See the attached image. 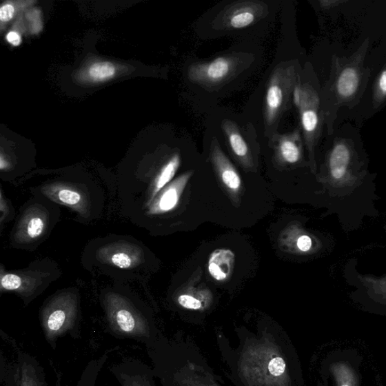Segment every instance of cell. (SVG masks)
<instances>
[{
	"label": "cell",
	"mask_w": 386,
	"mask_h": 386,
	"mask_svg": "<svg viewBox=\"0 0 386 386\" xmlns=\"http://www.w3.org/2000/svg\"><path fill=\"white\" fill-rule=\"evenodd\" d=\"M152 253L141 241L110 235L90 241L82 255L83 267L98 270L116 281L139 279L151 270Z\"/></svg>",
	"instance_id": "1"
},
{
	"label": "cell",
	"mask_w": 386,
	"mask_h": 386,
	"mask_svg": "<svg viewBox=\"0 0 386 386\" xmlns=\"http://www.w3.org/2000/svg\"><path fill=\"white\" fill-rule=\"evenodd\" d=\"M122 287H109L101 294L108 332L117 339L134 340L151 347L159 339L151 312Z\"/></svg>",
	"instance_id": "2"
},
{
	"label": "cell",
	"mask_w": 386,
	"mask_h": 386,
	"mask_svg": "<svg viewBox=\"0 0 386 386\" xmlns=\"http://www.w3.org/2000/svg\"><path fill=\"white\" fill-rule=\"evenodd\" d=\"M31 195L45 197L75 213L76 220L84 224L100 219L106 205L105 192L88 180L56 179L30 187Z\"/></svg>",
	"instance_id": "3"
},
{
	"label": "cell",
	"mask_w": 386,
	"mask_h": 386,
	"mask_svg": "<svg viewBox=\"0 0 386 386\" xmlns=\"http://www.w3.org/2000/svg\"><path fill=\"white\" fill-rule=\"evenodd\" d=\"M61 206L45 197L32 195L20 208L10 232L12 247L34 252L50 235L61 220Z\"/></svg>",
	"instance_id": "4"
},
{
	"label": "cell",
	"mask_w": 386,
	"mask_h": 386,
	"mask_svg": "<svg viewBox=\"0 0 386 386\" xmlns=\"http://www.w3.org/2000/svg\"><path fill=\"white\" fill-rule=\"evenodd\" d=\"M81 318V297L77 288H64L48 297L39 310L47 343L55 349L59 338L68 334L77 338Z\"/></svg>",
	"instance_id": "5"
},
{
	"label": "cell",
	"mask_w": 386,
	"mask_h": 386,
	"mask_svg": "<svg viewBox=\"0 0 386 386\" xmlns=\"http://www.w3.org/2000/svg\"><path fill=\"white\" fill-rule=\"evenodd\" d=\"M62 275L57 263L48 257L23 269L8 270L0 265V293L18 296L28 305L43 294Z\"/></svg>",
	"instance_id": "6"
},
{
	"label": "cell",
	"mask_w": 386,
	"mask_h": 386,
	"mask_svg": "<svg viewBox=\"0 0 386 386\" xmlns=\"http://www.w3.org/2000/svg\"><path fill=\"white\" fill-rule=\"evenodd\" d=\"M240 373L251 386H289L286 362L270 343L248 347L241 359Z\"/></svg>",
	"instance_id": "7"
},
{
	"label": "cell",
	"mask_w": 386,
	"mask_h": 386,
	"mask_svg": "<svg viewBox=\"0 0 386 386\" xmlns=\"http://www.w3.org/2000/svg\"><path fill=\"white\" fill-rule=\"evenodd\" d=\"M299 83V74L293 63H281L273 70L265 86L263 104L265 134L270 139L277 133L281 118L291 108Z\"/></svg>",
	"instance_id": "8"
},
{
	"label": "cell",
	"mask_w": 386,
	"mask_h": 386,
	"mask_svg": "<svg viewBox=\"0 0 386 386\" xmlns=\"http://www.w3.org/2000/svg\"><path fill=\"white\" fill-rule=\"evenodd\" d=\"M253 61L250 54L236 52L208 61L192 63L187 70L188 79L207 92L219 90L250 66Z\"/></svg>",
	"instance_id": "9"
},
{
	"label": "cell",
	"mask_w": 386,
	"mask_h": 386,
	"mask_svg": "<svg viewBox=\"0 0 386 386\" xmlns=\"http://www.w3.org/2000/svg\"><path fill=\"white\" fill-rule=\"evenodd\" d=\"M294 103L299 111L301 128L305 145L312 154L321 125L318 94L311 85L300 83L294 92Z\"/></svg>",
	"instance_id": "10"
},
{
	"label": "cell",
	"mask_w": 386,
	"mask_h": 386,
	"mask_svg": "<svg viewBox=\"0 0 386 386\" xmlns=\"http://www.w3.org/2000/svg\"><path fill=\"white\" fill-rule=\"evenodd\" d=\"M268 6L257 0L236 1L227 5L217 14L212 26L215 30H239L254 26L268 14Z\"/></svg>",
	"instance_id": "11"
},
{
	"label": "cell",
	"mask_w": 386,
	"mask_h": 386,
	"mask_svg": "<svg viewBox=\"0 0 386 386\" xmlns=\"http://www.w3.org/2000/svg\"><path fill=\"white\" fill-rule=\"evenodd\" d=\"M119 386H156L154 371L141 360L125 357L110 367Z\"/></svg>",
	"instance_id": "12"
},
{
	"label": "cell",
	"mask_w": 386,
	"mask_h": 386,
	"mask_svg": "<svg viewBox=\"0 0 386 386\" xmlns=\"http://www.w3.org/2000/svg\"><path fill=\"white\" fill-rule=\"evenodd\" d=\"M154 365L155 376L159 378L164 386H216L206 374L192 364L174 369Z\"/></svg>",
	"instance_id": "13"
},
{
	"label": "cell",
	"mask_w": 386,
	"mask_h": 386,
	"mask_svg": "<svg viewBox=\"0 0 386 386\" xmlns=\"http://www.w3.org/2000/svg\"><path fill=\"white\" fill-rule=\"evenodd\" d=\"M10 377L7 386H48L43 368L36 358L26 352L18 350Z\"/></svg>",
	"instance_id": "14"
},
{
	"label": "cell",
	"mask_w": 386,
	"mask_h": 386,
	"mask_svg": "<svg viewBox=\"0 0 386 386\" xmlns=\"http://www.w3.org/2000/svg\"><path fill=\"white\" fill-rule=\"evenodd\" d=\"M270 147L274 152L276 163L280 165H292L300 163L303 156V139L301 128L291 133L273 134Z\"/></svg>",
	"instance_id": "15"
},
{
	"label": "cell",
	"mask_w": 386,
	"mask_h": 386,
	"mask_svg": "<svg viewBox=\"0 0 386 386\" xmlns=\"http://www.w3.org/2000/svg\"><path fill=\"white\" fill-rule=\"evenodd\" d=\"M221 130L231 154L245 168L254 163L253 149L241 128L230 119H223Z\"/></svg>",
	"instance_id": "16"
},
{
	"label": "cell",
	"mask_w": 386,
	"mask_h": 386,
	"mask_svg": "<svg viewBox=\"0 0 386 386\" xmlns=\"http://www.w3.org/2000/svg\"><path fill=\"white\" fill-rule=\"evenodd\" d=\"M210 159L214 172L219 175L224 186L237 192L241 187V179L236 168L225 155L217 139L213 138L210 146Z\"/></svg>",
	"instance_id": "17"
},
{
	"label": "cell",
	"mask_w": 386,
	"mask_h": 386,
	"mask_svg": "<svg viewBox=\"0 0 386 386\" xmlns=\"http://www.w3.org/2000/svg\"><path fill=\"white\" fill-rule=\"evenodd\" d=\"M235 255L230 250L216 251L208 261L209 274L216 281L227 279Z\"/></svg>",
	"instance_id": "18"
},
{
	"label": "cell",
	"mask_w": 386,
	"mask_h": 386,
	"mask_svg": "<svg viewBox=\"0 0 386 386\" xmlns=\"http://www.w3.org/2000/svg\"><path fill=\"white\" fill-rule=\"evenodd\" d=\"M117 74L114 63L109 61L94 62L81 72V78L92 83H101L114 79Z\"/></svg>",
	"instance_id": "19"
},
{
	"label": "cell",
	"mask_w": 386,
	"mask_h": 386,
	"mask_svg": "<svg viewBox=\"0 0 386 386\" xmlns=\"http://www.w3.org/2000/svg\"><path fill=\"white\" fill-rule=\"evenodd\" d=\"M350 157V150L347 144L339 143L335 145L329 156V169L335 179H342L347 172Z\"/></svg>",
	"instance_id": "20"
},
{
	"label": "cell",
	"mask_w": 386,
	"mask_h": 386,
	"mask_svg": "<svg viewBox=\"0 0 386 386\" xmlns=\"http://www.w3.org/2000/svg\"><path fill=\"white\" fill-rule=\"evenodd\" d=\"M359 85L358 71L353 68L344 69L338 77L336 88L338 94L343 99H350L355 95Z\"/></svg>",
	"instance_id": "21"
},
{
	"label": "cell",
	"mask_w": 386,
	"mask_h": 386,
	"mask_svg": "<svg viewBox=\"0 0 386 386\" xmlns=\"http://www.w3.org/2000/svg\"><path fill=\"white\" fill-rule=\"evenodd\" d=\"M35 1H6L0 8V21H1L2 28L6 23H10L19 13L26 11Z\"/></svg>",
	"instance_id": "22"
},
{
	"label": "cell",
	"mask_w": 386,
	"mask_h": 386,
	"mask_svg": "<svg viewBox=\"0 0 386 386\" xmlns=\"http://www.w3.org/2000/svg\"><path fill=\"white\" fill-rule=\"evenodd\" d=\"M15 216V209L12 203L5 196L3 190L1 187V190H0V227H1V232L4 224L13 221Z\"/></svg>",
	"instance_id": "23"
},
{
	"label": "cell",
	"mask_w": 386,
	"mask_h": 386,
	"mask_svg": "<svg viewBox=\"0 0 386 386\" xmlns=\"http://www.w3.org/2000/svg\"><path fill=\"white\" fill-rule=\"evenodd\" d=\"M26 18L29 24V28L32 34H38L42 31L43 20L42 13L37 8L28 10L26 12Z\"/></svg>",
	"instance_id": "24"
},
{
	"label": "cell",
	"mask_w": 386,
	"mask_h": 386,
	"mask_svg": "<svg viewBox=\"0 0 386 386\" xmlns=\"http://www.w3.org/2000/svg\"><path fill=\"white\" fill-rule=\"evenodd\" d=\"M176 302L181 307L190 310H200L203 308V303L197 297L190 294H181L176 298Z\"/></svg>",
	"instance_id": "25"
},
{
	"label": "cell",
	"mask_w": 386,
	"mask_h": 386,
	"mask_svg": "<svg viewBox=\"0 0 386 386\" xmlns=\"http://www.w3.org/2000/svg\"><path fill=\"white\" fill-rule=\"evenodd\" d=\"M312 239L308 236H302L297 240V247L303 252H307L312 247Z\"/></svg>",
	"instance_id": "26"
},
{
	"label": "cell",
	"mask_w": 386,
	"mask_h": 386,
	"mask_svg": "<svg viewBox=\"0 0 386 386\" xmlns=\"http://www.w3.org/2000/svg\"><path fill=\"white\" fill-rule=\"evenodd\" d=\"M6 39L8 43L14 47L19 46L22 43V38L20 33L15 30L10 31L9 33L7 34Z\"/></svg>",
	"instance_id": "27"
},
{
	"label": "cell",
	"mask_w": 386,
	"mask_h": 386,
	"mask_svg": "<svg viewBox=\"0 0 386 386\" xmlns=\"http://www.w3.org/2000/svg\"><path fill=\"white\" fill-rule=\"evenodd\" d=\"M377 91L382 98L386 96V70H384L378 79Z\"/></svg>",
	"instance_id": "28"
},
{
	"label": "cell",
	"mask_w": 386,
	"mask_h": 386,
	"mask_svg": "<svg viewBox=\"0 0 386 386\" xmlns=\"http://www.w3.org/2000/svg\"><path fill=\"white\" fill-rule=\"evenodd\" d=\"M340 2H336V1H321L320 4L321 6V7L324 8V9H329V8H332L333 6V5L334 4H339Z\"/></svg>",
	"instance_id": "29"
},
{
	"label": "cell",
	"mask_w": 386,
	"mask_h": 386,
	"mask_svg": "<svg viewBox=\"0 0 386 386\" xmlns=\"http://www.w3.org/2000/svg\"><path fill=\"white\" fill-rule=\"evenodd\" d=\"M343 386H349V385H343Z\"/></svg>",
	"instance_id": "30"
}]
</instances>
